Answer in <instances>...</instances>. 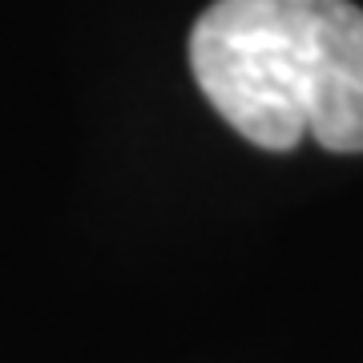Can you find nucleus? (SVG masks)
I'll list each match as a JSON object with an SVG mask.
<instances>
[{"instance_id":"nucleus-1","label":"nucleus","mask_w":363,"mask_h":363,"mask_svg":"<svg viewBox=\"0 0 363 363\" xmlns=\"http://www.w3.org/2000/svg\"><path fill=\"white\" fill-rule=\"evenodd\" d=\"M190 69L262 150L315 138L363 154V9L351 0H214L190 33Z\"/></svg>"}]
</instances>
